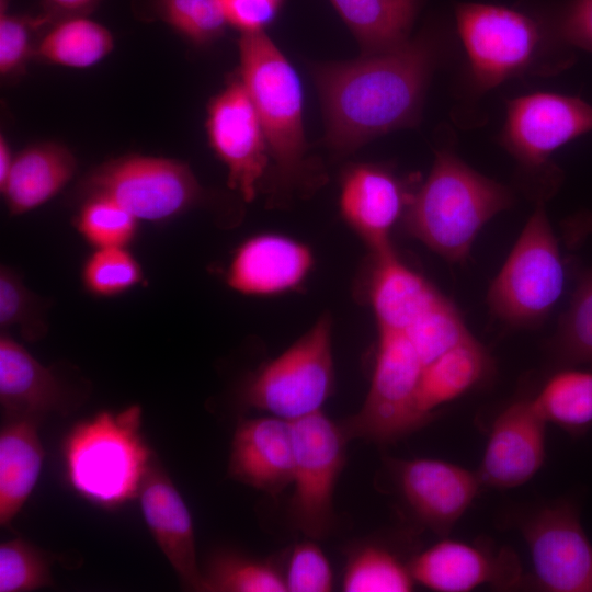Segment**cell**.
Masks as SVG:
<instances>
[{"mask_svg":"<svg viewBox=\"0 0 592 592\" xmlns=\"http://www.w3.org/2000/svg\"><path fill=\"white\" fill-rule=\"evenodd\" d=\"M434 57L432 42L419 36L356 60L315 66L328 146L346 153L412 125L421 111Z\"/></svg>","mask_w":592,"mask_h":592,"instance_id":"cell-1","label":"cell"},{"mask_svg":"<svg viewBox=\"0 0 592 592\" xmlns=\"http://www.w3.org/2000/svg\"><path fill=\"white\" fill-rule=\"evenodd\" d=\"M504 185L456 155L436 152L432 169L402 217L405 230L448 262H463L481 228L512 205Z\"/></svg>","mask_w":592,"mask_h":592,"instance_id":"cell-2","label":"cell"},{"mask_svg":"<svg viewBox=\"0 0 592 592\" xmlns=\"http://www.w3.org/2000/svg\"><path fill=\"white\" fill-rule=\"evenodd\" d=\"M138 405L102 411L78 423L64 445L67 478L84 499L116 508L138 496L153 459L141 431Z\"/></svg>","mask_w":592,"mask_h":592,"instance_id":"cell-3","label":"cell"},{"mask_svg":"<svg viewBox=\"0 0 592 592\" xmlns=\"http://www.w3.org/2000/svg\"><path fill=\"white\" fill-rule=\"evenodd\" d=\"M238 47L240 80L260 116L270 156L281 179L293 181L306 152L300 79L264 31L241 34Z\"/></svg>","mask_w":592,"mask_h":592,"instance_id":"cell-4","label":"cell"},{"mask_svg":"<svg viewBox=\"0 0 592 592\" xmlns=\"http://www.w3.org/2000/svg\"><path fill=\"white\" fill-rule=\"evenodd\" d=\"M332 322L328 314L246 383V405L293 421L321 411L334 388Z\"/></svg>","mask_w":592,"mask_h":592,"instance_id":"cell-5","label":"cell"},{"mask_svg":"<svg viewBox=\"0 0 592 592\" xmlns=\"http://www.w3.org/2000/svg\"><path fill=\"white\" fill-rule=\"evenodd\" d=\"M563 282L558 242L544 207L538 206L490 285V309L509 326L534 327L554 308Z\"/></svg>","mask_w":592,"mask_h":592,"instance_id":"cell-6","label":"cell"},{"mask_svg":"<svg viewBox=\"0 0 592 592\" xmlns=\"http://www.w3.org/2000/svg\"><path fill=\"white\" fill-rule=\"evenodd\" d=\"M423 368L415 348L403 332L379 330L367 396L358 412L340 422L346 436L388 444L421 429L414 398Z\"/></svg>","mask_w":592,"mask_h":592,"instance_id":"cell-7","label":"cell"},{"mask_svg":"<svg viewBox=\"0 0 592 592\" xmlns=\"http://www.w3.org/2000/svg\"><path fill=\"white\" fill-rule=\"evenodd\" d=\"M291 422L295 466L289 519L306 537L321 539L337 521L333 493L346 462L349 437L341 424L322 411Z\"/></svg>","mask_w":592,"mask_h":592,"instance_id":"cell-8","label":"cell"},{"mask_svg":"<svg viewBox=\"0 0 592 592\" xmlns=\"http://www.w3.org/2000/svg\"><path fill=\"white\" fill-rule=\"evenodd\" d=\"M88 196H104L138 220H170L194 206L202 187L190 167L179 160L126 156L95 169L83 185Z\"/></svg>","mask_w":592,"mask_h":592,"instance_id":"cell-9","label":"cell"},{"mask_svg":"<svg viewBox=\"0 0 592 592\" xmlns=\"http://www.w3.org/2000/svg\"><path fill=\"white\" fill-rule=\"evenodd\" d=\"M456 25L477 86L491 89L532 61L542 39L540 22L532 14L491 3L455 7Z\"/></svg>","mask_w":592,"mask_h":592,"instance_id":"cell-10","label":"cell"},{"mask_svg":"<svg viewBox=\"0 0 592 592\" xmlns=\"http://www.w3.org/2000/svg\"><path fill=\"white\" fill-rule=\"evenodd\" d=\"M517 527L542 590L592 592V544L573 504H544L522 515Z\"/></svg>","mask_w":592,"mask_h":592,"instance_id":"cell-11","label":"cell"},{"mask_svg":"<svg viewBox=\"0 0 592 592\" xmlns=\"http://www.w3.org/2000/svg\"><path fill=\"white\" fill-rule=\"evenodd\" d=\"M206 130L214 152L228 169V185L252 201L271 156L260 116L240 79L209 102Z\"/></svg>","mask_w":592,"mask_h":592,"instance_id":"cell-12","label":"cell"},{"mask_svg":"<svg viewBox=\"0 0 592 592\" xmlns=\"http://www.w3.org/2000/svg\"><path fill=\"white\" fill-rule=\"evenodd\" d=\"M591 130L592 105L574 96L538 92L509 102L502 141L523 166L536 168Z\"/></svg>","mask_w":592,"mask_h":592,"instance_id":"cell-13","label":"cell"},{"mask_svg":"<svg viewBox=\"0 0 592 592\" xmlns=\"http://www.w3.org/2000/svg\"><path fill=\"white\" fill-rule=\"evenodd\" d=\"M396 489L415 521L447 534L476 498L477 473L434 458L390 459Z\"/></svg>","mask_w":592,"mask_h":592,"instance_id":"cell-14","label":"cell"},{"mask_svg":"<svg viewBox=\"0 0 592 592\" xmlns=\"http://www.w3.org/2000/svg\"><path fill=\"white\" fill-rule=\"evenodd\" d=\"M415 582L437 592H467L490 584L513 588L521 581L516 555L480 544L443 539L409 562Z\"/></svg>","mask_w":592,"mask_h":592,"instance_id":"cell-15","label":"cell"},{"mask_svg":"<svg viewBox=\"0 0 592 592\" xmlns=\"http://www.w3.org/2000/svg\"><path fill=\"white\" fill-rule=\"evenodd\" d=\"M546 424L532 398L506 406L490 429L477 471L481 485L506 489L533 478L545 460Z\"/></svg>","mask_w":592,"mask_h":592,"instance_id":"cell-16","label":"cell"},{"mask_svg":"<svg viewBox=\"0 0 592 592\" xmlns=\"http://www.w3.org/2000/svg\"><path fill=\"white\" fill-rule=\"evenodd\" d=\"M139 502L144 520L182 587L206 591L197 566L192 516L167 471L153 458L141 482Z\"/></svg>","mask_w":592,"mask_h":592,"instance_id":"cell-17","label":"cell"},{"mask_svg":"<svg viewBox=\"0 0 592 592\" xmlns=\"http://www.w3.org/2000/svg\"><path fill=\"white\" fill-rule=\"evenodd\" d=\"M412 194L388 169L360 163L343 174L340 210L372 252L378 253L392 249L390 231L403 217Z\"/></svg>","mask_w":592,"mask_h":592,"instance_id":"cell-18","label":"cell"},{"mask_svg":"<svg viewBox=\"0 0 592 592\" xmlns=\"http://www.w3.org/2000/svg\"><path fill=\"white\" fill-rule=\"evenodd\" d=\"M294 466L291 421L269 414L239 422L228 463L231 479L275 497L292 486Z\"/></svg>","mask_w":592,"mask_h":592,"instance_id":"cell-19","label":"cell"},{"mask_svg":"<svg viewBox=\"0 0 592 592\" xmlns=\"http://www.w3.org/2000/svg\"><path fill=\"white\" fill-rule=\"evenodd\" d=\"M314 263L304 243L277 234H261L243 241L235 251L226 280L244 295L267 296L299 286Z\"/></svg>","mask_w":592,"mask_h":592,"instance_id":"cell-20","label":"cell"},{"mask_svg":"<svg viewBox=\"0 0 592 592\" xmlns=\"http://www.w3.org/2000/svg\"><path fill=\"white\" fill-rule=\"evenodd\" d=\"M76 399L59 375L41 364L5 333L0 337V403L4 418L41 421L49 413L67 414Z\"/></svg>","mask_w":592,"mask_h":592,"instance_id":"cell-21","label":"cell"},{"mask_svg":"<svg viewBox=\"0 0 592 592\" xmlns=\"http://www.w3.org/2000/svg\"><path fill=\"white\" fill-rule=\"evenodd\" d=\"M373 254L369 301L378 329L403 332L443 295L405 265L394 248Z\"/></svg>","mask_w":592,"mask_h":592,"instance_id":"cell-22","label":"cell"},{"mask_svg":"<svg viewBox=\"0 0 592 592\" xmlns=\"http://www.w3.org/2000/svg\"><path fill=\"white\" fill-rule=\"evenodd\" d=\"M76 168L75 156L60 144L26 147L14 156L10 173L0 186L9 212L21 215L43 205L71 180Z\"/></svg>","mask_w":592,"mask_h":592,"instance_id":"cell-23","label":"cell"},{"mask_svg":"<svg viewBox=\"0 0 592 592\" xmlns=\"http://www.w3.org/2000/svg\"><path fill=\"white\" fill-rule=\"evenodd\" d=\"M39 421L8 418L0 432V524L8 526L32 493L39 477L44 449Z\"/></svg>","mask_w":592,"mask_h":592,"instance_id":"cell-24","label":"cell"},{"mask_svg":"<svg viewBox=\"0 0 592 592\" xmlns=\"http://www.w3.org/2000/svg\"><path fill=\"white\" fill-rule=\"evenodd\" d=\"M491 361L483 346L471 335L423 368L414 398L421 426L436 410L479 384L490 372Z\"/></svg>","mask_w":592,"mask_h":592,"instance_id":"cell-25","label":"cell"},{"mask_svg":"<svg viewBox=\"0 0 592 592\" xmlns=\"http://www.w3.org/2000/svg\"><path fill=\"white\" fill-rule=\"evenodd\" d=\"M365 54L395 48L409 39L421 0H329Z\"/></svg>","mask_w":592,"mask_h":592,"instance_id":"cell-26","label":"cell"},{"mask_svg":"<svg viewBox=\"0 0 592 592\" xmlns=\"http://www.w3.org/2000/svg\"><path fill=\"white\" fill-rule=\"evenodd\" d=\"M114 47L111 32L81 15L55 24L39 41L34 55L62 67L84 69L99 64Z\"/></svg>","mask_w":592,"mask_h":592,"instance_id":"cell-27","label":"cell"},{"mask_svg":"<svg viewBox=\"0 0 592 592\" xmlns=\"http://www.w3.org/2000/svg\"><path fill=\"white\" fill-rule=\"evenodd\" d=\"M543 419L578 436L592 426V371L562 367L532 398Z\"/></svg>","mask_w":592,"mask_h":592,"instance_id":"cell-28","label":"cell"},{"mask_svg":"<svg viewBox=\"0 0 592 592\" xmlns=\"http://www.w3.org/2000/svg\"><path fill=\"white\" fill-rule=\"evenodd\" d=\"M202 572L206 592H287L284 569L271 558L221 550L208 559Z\"/></svg>","mask_w":592,"mask_h":592,"instance_id":"cell-29","label":"cell"},{"mask_svg":"<svg viewBox=\"0 0 592 592\" xmlns=\"http://www.w3.org/2000/svg\"><path fill=\"white\" fill-rule=\"evenodd\" d=\"M414 579L409 563L383 544L364 543L349 555L342 579L345 592H409Z\"/></svg>","mask_w":592,"mask_h":592,"instance_id":"cell-30","label":"cell"},{"mask_svg":"<svg viewBox=\"0 0 592 592\" xmlns=\"http://www.w3.org/2000/svg\"><path fill=\"white\" fill-rule=\"evenodd\" d=\"M551 354L562 367L592 365V267L580 277L560 318Z\"/></svg>","mask_w":592,"mask_h":592,"instance_id":"cell-31","label":"cell"},{"mask_svg":"<svg viewBox=\"0 0 592 592\" xmlns=\"http://www.w3.org/2000/svg\"><path fill=\"white\" fill-rule=\"evenodd\" d=\"M403 333L415 348L424 367L471 337L457 309L444 296Z\"/></svg>","mask_w":592,"mask_h":592,"instance_id":"cell-32","label":"cell"},{"mask_svg":"<svg viewBox=\"0 0 592 592\" xmlns=\"http://www.w3.org/2000/svg\"><path fill=\"white\" fill-rule=\"evenodd\" d=\"M138 219L115 201L88 196L77 217L76 227L95 249L127 247L138 229Z\"/></svg>","mask_w":592,"mask_h":592,"instance_id":"cell-33","label":"cell"},{"mask_svg":"<svg viewBox=\"0 0 592 592\" xmlns=\"http://www.w3.org/2000/svg\"><path fill=\"white\" fill-rule=\"evenodd\" d=\"M52 555L22 539L0 545V592H27L53 585Z\"/></svg>","mask_w":592,"mask_h":592,"instance_id":"cell-34","label":"cell"},{"mask_svg":"<svg viewBox=\"0 0 592 592\" xmlns=\"http://www.w3.org/2000/svg\"><path fill=\"white\" fill-rule=\"evenodd\" d=\"M141 280V266L127 247L95 249L82 267L86 289L99 297L123 294Z\"/></svg>","mask_w":592,"mask_h":592,"instance_id":"cell-35","label":"cell"},{"mask_svg":"<svg viewBox=\"0 0 592 592\" xmlns=\"http://www.w3.org/2000/svg\"><path fill=\"white\" fill-rule=\"evenodd\" d=\"M45 305L24 284L20 275L8 266L0 270V327L15 326L29 341L42 339L48 330L44 319Z\"/></svg>","mask_w":592,"mask_h":592,"instance_id":"cell-36","label":"cell"},{"mask_svg":"<svg viewBox=\"0 0 592 592\" xmlns=\"http://www.w3.org/2000/svg\"><path fill=\"white\" fill-rule=\"evenodd\" d=\"M162 18L196 45L220 37L228 24L220 0H158Z\"/></svg>","mask_w":592,"mask_h":592,"instance_id":"cell-37","label":"cell"},{"mask_svg":"<svg viewBox=\"0 0 592 592\" xmlns=\"http://www.w3.org/2000/svg\"><path fill=\"white\" fill-rule=\"evenodd\" d=\"M287 592H329L333 589V572L323 550L314 538L296 543L285 562Z\"/></svg>","mask_w":592,"mask_h":592,"instance_id":"cell-38","label":"cell"},{"mask_svg":"<svg viewBox=\"0 0 592 592\" xmlns=\"http://www.w3.org/2000/svg\"><path fill=\"white\" fill-rule=\"evenodd\" d=\"M7 0H1L0 14V73L10 77L26 65L32 48V31L46 23L49 16L27 18L9 14Z\"/></svg>","mask_w":592,"mask_h":592,"instance_id":"cell-39","label":"cell"},{"mask_svg":"<svg viewBox=\"0 0 592 592\" xmlns=\"http://www.w3.org/2000/svg\"><path fill=\"white\" fill-rule=\"evenodd\" d=\"M551 25L569 45L592 50V0H565L554 13Z\"/></svg>","mask_w":592,"mask_h":592,"instance_id":"cell-40","label":"cell"},{"mask_svg":"<svg viewBox=\"0 0 592 592\" xmlns=\"http://www.w3.org/2000/svg\"><path fill=\"white\" fill-rule=\"evenodd\" d=\"M228 24L241 33L263 32L278 14L284 0H220Z\"/></svg>","mask_w":592,"mask_h":592,"instance_id":"cell-41","label":"cell"},{"mask_svg":"<svg viewBox=\"0 0 592 592\" xmlns=\"http://www.w3.org/2000/svg\"><path fill=\"white\" fill-rule=\"evenodd\" d=\"M562 235L569 248H578L592 236V210L579 212L562 223Z\"/></svg>","mask_w":592,"mask_h":592,"instance_id":"cell-42","label":"cell"},{"mask_svg":"<svg viewBox=\"0 0 592 592\" xmlns=\"http://www.w3.org/2000/svg\"><path fill=\"white\" fill-rule=\"evenodd\" d=\"M48 4L66 12L80 13L91 10L101 0H44Z\"/></svg>","mask_w":592,"mask_h":592,"instance_id":"cell-43","label":"cell"},{"mask_svg":"<svg viewBox=\"0 0 592 592\" xmlns=\"http://www.w3.org/2000/svg\"><path fill=\"white\" fill-rule=\"evenodd\" d=\"M14 156L3 135L0 137V186H2L10 173Z\"/></svg>","mask_w":592,"mask_h":592,"instance_id":"cell-44","label":"cell"}]
</instances>
